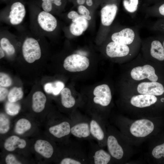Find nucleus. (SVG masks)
<instances>
[{
    "mask_svg": "<svg viewBox=\"0 0 164 164\" xmlns=\"http://www.w3.org/2000/svg\"><path fill=\"white\" fill-rule=\"evenodd\" d=\"M11 78L9 76L5 73H0V86L6 87H9L12 84Z\"/></svg>",
    "mask_w": 164,
    "mask_h": 164,
    "instance_id": "72a5a7b5",
    "label": "nucleus"
},
{
    "mask_svg": "<svg viewBox=\"0 0 164 164\" xmlns=\"http://www.w3.org/2000/svg\"><path fill=\"white\" fill-rule=\"evenodd\" d=\"M144 9L143 11L146 18L156 17L164 18V3L159 5L146 7Z\"/></svg>",
    "mask_w": 164,
    "mask_h": 164,
    "instance_id": "393cba45",
    "label": "nucleus"
},
{
    "mask_svg": "<svg viewBox=\"0 0 164 164\" xmlns=\"http://www.w3.org/2000/svg\"><path fill=\"white\" fill-rule=\"evenodd\" d=\"M85 2V0H77V2L78 4L82 5L84 4Z\"/></svg>",
    "mask_w": 164,
    "mask_h": 164,
    "instance_id": "c03bdc74",
    "label": "nucleus"
},
{
    "mask_svg": "<svg viewBox=\"0 0 164 164\" xmlns=\"http://www.w3.org/2000/svg\"><path fill=\"white\" fill-rule=\"evenodd\" d=\"M11 10L9 15L10 23L14 25L21 23L26 14L24 6L21 2H15L12 5Z\"/></svg>",
    "mask_w": 164,
    "mask_h": 164,
    "instance_id": "a211bd4d",
    "label": "nucleus"
},
{
    "mask_svg": "<svg viewBox=\"0 0 164 164\" xmlns=\"http://www.w3.org/2000/svg\"><path fill=\"white\" fill-rule=\"evenodd\" d=\"M151 30L164 34V18H159L150 27Z\"/></svg>",
    "mask_w": 164,
    "mask_h": 164,
    "instance_id": "473e14b6",
    "label": "nucleus"
},
{
    "mask_svg": "<svg viewBox=\"0 0 164 164\" xmlns=\"http://www.w3.org/2000/svg\"><path fill=\"white\" fill-rule=\"evenodd\" d=\"M93 100L95 104L101 107L107 108L111 104L112 96L109 87L107 84H102L95 87L93 91Z\"/></svg>",
    "mask_w": 164,
    "mask_h": 164,
    "instance_id": "4468645a",
    "label": "nucleus"
},
{
    "mask_svg": "<svg viewBox=\"0 0 164 164\" xmlns=\"http://www.w3.org/2000/svg\"><path fill=\"white\" fill-rule=\"evenodd\" d=\"M107 124L104 119L97 115H92L90 118L91 135L97 142V144L102 148L106 146Z\"/></svg>",
    "mask_w": 164,
    "mask_h": 164,
    "instance_id": "9d476101",
    "label": "nucleus"
},
{
    "mask_svg": "<svg viewBox=\"0 0 164 164\" xmlns=\"http://www.w3.org/2000/svg\"><path fill=\"white\" fill-rule=\"evenodd\" d=\"M0 47L8 55H12L15 53L14 47L7 38H2L0 40Z\"/></svg>",
    "mask_w": 164,
    "mask_h": 164,
    "instance_id": "7c9ffc66",
    "label": "nucleus"
},
{
    "mask_svg": "<svg viewBox=\"0 0 164 164\" xmlns=\"http://www.w3.org/2000/svg\"><path fill=\"white\" fill-rule=\"evenodd\" d=\"M9 92L8 90L4 87L0 86V101H2L8 96Z\"/></svg>",
    "mask_w": 164,
    "mask_h": 164,
    "instance_id": "c9c22d12",
    "label": "nucleus"
},
{
    "mask_svg": "<svg viewBox=\"0 0 164 164\" xmlns=\"http://www.w3.org/2000/svg\"><path fill=\"white\" fill-rule=\"evenodd\" d=\"M73 22L70 24V29L71 33L76 36L81 35L88 26L87 20L81 15L77 18L72 20Z\"/></svg>",
    "mask_w": 164,
    "mask_h": 164,
    "instance_id": "412c9836",
    "label": "nucleus"
},
{
    "mask_svg": "<svg viewBox=\"0 0 164 164\" xmlns=\"http://www.w3.org/2000/svg\"><path fill=\"white\" fill-rule=\"evenodd\" d=\"M22 52L25 60L29 63L39 59L41 55L38 42L32 38H28L25 40L22 46Z\"/></svg>",
    "mask_w": 164,
    "mask_h": 164,
    "instance_id": "f8f14e48",
    "label": "nucleus"
},
{
    "mask_svg": "<svg viewBox=\"0 0 164 164\" xmlns=\"http://www.w3.org/2000/svg\"><path fill=\"white\" fill-rule=\"evenodd\" d=\"M61 0H55L53 3L56 5L57 6H60L61 4Z\"/></svg>",
    "mask_w": 164,
    "mask_h": 164,
    "instance_id": "79ce46f5",
    "label": "nucleus"
},
{
    "mask_svg": "<svg viewBox=\"0 0 164 164\" xmlns=\"http://www.w3.org/2000/svg\"><path fill=\"white\" fill-rule=\"evenodd\" d=\"M31 127V123L29 120L25 118H21L16 123L15 131L18 134H22L29 130Z\"/></svg>",
    "mask_w": 164,
    "mask_h": 164,
    "instance_id": "cd10ccee",
    "label": "nucleus"
},
{
    "mask_svg": "<svg viewBox=\"0 0 164 164\" xmlns=\"http://www.w3.org/2000/svg\"><path fill=\"white\" fill-rule=\"evenodd\" d=\"M106 146L115 163H126L134 153L133 146L119 129L108 125L107 128Z\"/></svg>",
    "mask_w": 164,
    "mask_h": 164,
    "instance_id": "20e7f679",
    "label": "nucleus"
},
{
    "mask_svg": "<svg viewBox=\"0 0 164 164\" xmlns=\"http://www.w3.org/2000/svg\"><path fill=\"white\" fill-rule=\"evenodd\" d=\"M51 2H43L42 5L43 10L45 12L50 11L52 9V4Z\"/></svg>",
    "mask_w": 164,
    "mask_h": 164,
    "instance_id": "4c0bfd02",
    "label": "nucleus"
},
{
    "mask_svg": "<svg viewBox=\"0 0 164 164\" xmlns=\"http://www.w3.org/2000/svg\"><path fill=\"white\" fill-rule=\"evenodd\" d=\"M10 122L8 118L4 114H0V133L3 134L7 133L10 128Z\"/></svg>",
    "mask_w": 164,
    "mask_h": 164,
    "instance_id": "2f4dec72",
    "label": "nucleus"
},
{
    "mask_svg": "<svg viewBox=\"0 0 164 164\" xmlns=\"http://www.w3.org/2000/svg\"><path fill=\"white\" fill-rule=\"evenodd\" d=\"M148 157L154 161L164 159V142L158 143L151 139H149Z\"/></svg>",
    "mask_w": 164,
    "mask_h": 164,
    "instance_id": "6ab92c4d",
    "label": "nucleus"
},
{
    "mask_svg": "<svg viewBox=\"0 0 164 164\" xmlns=\"http://www.w3.org/2000/svg\"><path fill=\"white\" fill-rule=\"evenodd\" d=\"M23 93L20 87H15L12 88L9 92L8 95V101L16 102L23 97Z\"/></svg>",
    "mask_w": 164,
    "mask_h": 164,
    "instance_id": "c85d7f7f",
    "label": "nucleus"
},
{
    "mask_svg": "<svg viewBox=\"0 0 164 164\" xmlns=\"http://www.w3.org/2000/svg\"><path fill=\"white\" fill-rule=\"evenodd\" d=\"M86 3L87 5L89 6H91L93 5L92 0H86Z\"/></svg>",
    "mask_w": 164,
    "mask_h": 164,
    "instance_id": "37998d69",
    "label": "nucleus"
},
{
    "mask_svg": "<svg viewBox=\"0 0 164 164\" xmlns=\"http://www.w3.org/2000/svg\"><path fill=\"white\" fill-rule=\"evenodd\" d=\"M88 155L90 164L115 163L110 154L98 144L93 146Z\"/></svg>",
    "mask_w": 164,
    "mask_h": 164,
    "instance_id": "ddd939ff",
    "label": "nucleus"
},
{
    "mask_svg": "<svg viewBox=\"0 0 164 164\" xmlns=\"http://www.w3.org/2000/svg\"><path fill=\"white\" fill-rule=\"evenodd\" d=\"M89 64V60L87 57L75 54L68 56L65 59L63 66L66 70L73 72L85 70Z\"/></svg>",
    "mask_w": 164,
    "mask_h": 164,
    "instance_id": "9b49d317",
    "label": "nucleus"
},
{
    "mask_svg": "<svg viewBox=\"0 0 164 164\" xmlns=\"http://www.w3.org/2000/svg\"><path fill=\"white\" fill-rule=\"evenodd\" d=\"M128 63L129 66L125 72V81L164 83V67L161 65L145 59L141 53Z\"/></svg>",
    "mask_w": 164,
    "mask_h": 164,
    "instance_id": "7ed1b4c3",
    "label": "nucleus"
},
{
    "mask_svg": "<svg viewBox=\"0 0 164 164\" xmlns=\"http://www.w3.org/2000/svg\"><path fill=\"white\" fill-rule=\"evenodd\" d=\"M156 37L161 41L164 48V36L160 35Z\"/></svg>",
    "mask_w": 164,
    "mask_h": 164,
    "instance_id": "ea45409f",
    "label": "nucleus"
},
{
    "mask_svg": "<svg viewBox=\"0 0 164 164\" xmlns=\"http://www.w3.org/2000/svg\"><path fill=\"white\" fill-rule=\"evenodd\" d=\"M46 101L45 94L41 91L35 92L32 97V108L36 113H39L44 109Z\"/></svg>",
    "mask_w": 164,
    "mask_h": 164,
    "instance_id": "4be33fe9",
    "label": "nucleus"
},
{
    "mask_svg": "<svg viewBox=\"0 0 164 164\" xmlns=\"http://www.w3.org/2000/svg\"><path fill=\"white\" fill-rule=\"evenodd\" d=\"M141 46L128 45L111 41L106 46V53L110 58H122L128 63L138 56Z\"/></svg>",
    "mask_w": 164,
    "mask_h": 164,
    "instance_id": "0eeeda50",
    "label": "nucleus"
},
{
    "mask_svg": "<svg viewBox=\"0 0 164 164\" xmlns=\"http://www.w3.org/2000/svg\"><path fill=\"white\" fill-rule=\"evenodd\" d=\"M60 95L61 103L63 106L67 108H70L74 106L76 100L69 89L63 88L60 92Z\"/></svg>",
    "mask_w": 164,
    "mask_h": 164,
    "instance_id": "b1692460",
    "label": "nucleus"
},
{
    "mask_svg": "<svg viewBox=\"0 0 164 164\" xmlns=\"http://www.w3.org/2000/svg\"><path fill=\"white\" fill-rule=\"evenodd\" d=\"M156 117L132 119L119 114L114 118L115 125L133 146H138L156 134Z\"/></svg>",
    "mask_w": 164,
    "mask_h": 164,
    "instance_id": "f257e3e1",
    "label": "nucleus"
},
{
    "mask_svg": "<svg viewBox=\"0 0 164 164\" xmlns=\"http://www.w3.org/2000/svg\"><path fill=\"white\" fill-rule=\"evenodd\" d=\"M5 54L4 52V50L2 49L1 47L0 48V58H2L5 56Z\"/></svg>",
    "mask_w": 164,
    "mask_h": 164,
    "instance_id": "a19ab883",
    "label": "nucleus"
},
{
    "mask_svg": "<svg viewBox=\"0 0 164 164\" xmlns=\"http://www.w3.org/2000/svg\"><path fill=\"white\" fill-rule=\"evenodd\" d=\"M5 161L7 164H22L16 159L14 155L11 154L7 155L5 159Z\"/></svg>",
    "mask_w": 164,
    "mask_h": 164,
    "instance_id": "f704fd0d",
    "label": "nucleus"
},
{
    "mask_svg": "<svg viewBox=\"0 0 164 164\" xmlns=\"http://www.w3.org/2000/svg\"><path fill=\"white\" fill-rule=\"evenodd\" d=\"M120 102L122 111L127 115L137 118L156 117L164 106V97L123 94Z\"/></svg>",
    "mask_w": 164,
    "mask_h": 164,
    "instance_id": "f03ea898",
    "label": "nucleus"
},
{
    "mask_svg": "<svg viewBox=\"0 0 164 164\" xmlns=\"http://www.w3.org/2000/svg\"><path fill=\"white\" fill-rule=\"evenodd\" d=\"M37 21L40 27L44 30L52 32L56 28L57 22L56 18L47 12L42 11L39 14Z\"/></svg>",
    "mask_w": 164,
    "mask_h": 164,
    "instance_id": "dca6fc26",
    "label": "nucleus"
},
{
    "mask_svg": "<svg viewBox=\"0 0 164 164\" xmlns=\"http://www.w3.org/2000/svg\"><path fill=\"white\" fill-rule=\"evenodd\" d=\"M51 1L52 2H53L54 1H55V0H51Z\"/></svg>",
    "mask_w": 164,
    "mask_h": 164,
    "instance_id": "de8ad7c7",
    "label": "nucleus"
},
{
    "mask_svg": "<svg viewBox=\"0 0 164 164\" xmlns=\"http://www.w3.org/2000/svg\"><path fill=\"white\" fill-rule=\"evenodd\" d=\"M123 94H148L164 97V83L157 81H125Z\"/></svg>",
    "mask_w": 164,
    "mask_h": 164,
    "instance_id": "423d86ee",
    "label": "nucleus"
},
{
    "mask_svg": "<svg viewBox=\"0 0 164 164\" xmlns=\"http://www.w3.org/2000/svg\"><path fill=\"white\" fill-rule=\"evenodd\" d=\"M140 50L144 59L164 67V48L156 36H150L142 40Z\"/></svg>",
    "mask_w": 164,
    "mask_h": 164,
    "instance_id": "39448f33",
    "label": "nucleus"
},
{
    "mask_svg": "<svg viewBox=\"0 0 164 164\" xmlns=\"http://www.w3.org/2000/svg\"><path fill=\"white\" fill-rule=\"evenodd\" d=\"M26 145L25 140L20 138L17 136L12 135L6 139L4 146L7 151H12L17 148L23 149L26 146Z\"/></svg>",
    "mask_w": 164,
    "mask_h": 164,
    "instance_id": "5701e85b",
    "label": "nucleus"
},
{
    "mask_svg": "<svg viewBox=\"0 0 164 164\" xmlns=\"http://www.w3.org/2000/svg\"><path fill=\"white\" fill-rule=\"evenodd\" d=\"M118 7L115 3L107 4L101 10V19L104 26H109L112 23L116 16Z\"/></svg>",
    "mask_w": 164,
    "mask_h": 164,
    "instance_id": "2eb2a0df",
    "label": "nucleus"
},
{
    "mask_svg": "<svg viewBox=\"0 0 164 164\" xmlns=\"http://www.w3.org/2000/svg\"><path fill=\"white\" fill-rule=\"evenodd\" d=\"M65 86L64 83L60 81L46 83L44 86L45 92L54 95H57L60 93Z\"/></svg>",
    "mask_w": 164,
    "mask_h": 164,
    "instance_id": "a878e982",
    "label": "nucleus"
},
{
    "mask_svg": "<svg viewBox=\"0 0 164 164\" xmlns=\"http://www.w3.org/2000/svg\"><path fill=\"white\" fill-rule=\"evenodd\" d=\"M81 15L84 18L88 20H89L91 19V16L89 15H86V16H83Z\"/></svg>",
    "mask_w": 164,
    "mask_h": 164,
    "instance_id": "a18cd8bd",
    "label": "nucleus"
},
{
    "mask_svg": "<svg viewBox=\"0 0 164 164\" xmlns=\"http://www.w3.org/2000/svg\"><path fill=\"white\" fill-rule=\"evenodd\" d=\"M112 41L132 46H141V41L138 29L125 26L119 31L113 33Z\"/></svg>",
    "mask_w": 164,
    "mask_h": 164,
    "instance_id": "1a4fd4ad",
    "label": "nucleus"
},
{
    "mask_svg": "<svg viewBox=\"0 0 164 164\" xmlns=\"http://www.w3.org/2000/svg\"><path fill=\"white\" fill-rule=\"evenodd\" d=\"M36 151L46 158H51L54 152L52 145L48 141L41 139L37 140L34 146Z\"/></svg>",
    "mask_w": 164,
    "mask_h": 164,
    "instance_id": "aec40b11",
    "label": "nucleus"
},
{
    "mask_svg": "<svg viewBox=\"0 0 164 164\" xmlns=\"http://www.w3.org/2000/svg\"><path fill=\"white\" fill-rule=\"evenodd\" d=\"M43 1V2H52L51 1V0H42Z\"/></svg>",
    "mask_w": 164,
    "mask_h": 164,
    "instance_id": "49530a36",
    "label": "nucleus"
},
{
    "mask_svg": "<svg viewBox=\"0 0 164 164\" xmlns=\"http://www.w3.org/2000/svg\"><path fill=\"white\" fill-rule=\"evenodd\" d=\"M139 0H123V4L126 12L132 17L135 16L138 10Z\"/></svg>",
    "mask_w": 164,
    "mask_h": 164,
    "instance_id": "bb28decb",
    "label": "nucleus"
},
{
    "mask_svg": "<svg viewBox=\"0 0 164 164\" xmlns=\"http://www.w3.org/2000/svg\"><path fill=\"white\" fill-rule=\"evenodd\" d=\"M78 11L81 15L83 16L89 15L90 12L84 6L82 5L79 6L78 8Z\"/></svg>",
    "mask_w": 164,
    "mask_h": 164,
    "instance_id": "e433bc0d",
    "label": "nucleus"
},
{
    "mask_svg": "<svg viewBox=\"0 0 164 164\" xmlns=\"http://www.w3.org/2000/svg\"><path fill=\"white\" fill-rule=\"evenodd\" d=\"M80 15L76 12L73 11L70 12L67 15L69 19H72L77 18Z\"/></svg>",
    "mask_w": 164,
    "mask_h": 164,
    "instance_id": "58836bf2",
    "label": "nucleus"
},
{
    "mask_svg": "<svg viewBox=\"0 0 164 164\" xmlns=\"http://www.w3.org/2000/svg\"><path fill=\"white\" fill-rule=\"evenodd\" d=\"M71 134L80 139H94L90 131V118L86 116L73 114L71 116Z\"/></svg>",
    "mask_w": 164,
    "mask_h": 164,
    "instance_id": "6e6552de",
    "label": "nucleus"
},
{
    "mask_svg": "<svg viewBox=\"0 0 164 164\" xmlns=\"http://www.w3.org/2000/svg\"><path fill=\"white\" fill-rule=\"evenodd\" d=\"M5 110L6 113L12 116L15 115L19 113L20 109V105L16 102H7L5 105Z\"/></svg>",
    "mask_w": 164,
    "mask_h": 164,
    "instance_id": "c756f323",
    "label": "nucleus"
},
{
    "mask_svg": "<svg viewBox=\"0 0 164 164\" xmlns=\"http://www.w3.org/2000/svg\"><path fill=\"white\" fill-rule=\"evenodd\" d=\"M71 121H63L50 127L49 131L56 138H62L71 134Z\"/></svg>",
    "mask_w": 164,
    "mask_h": 164,
    "instance_id": "f3484780",
    "label": "nucleus"
}]
</instances>
